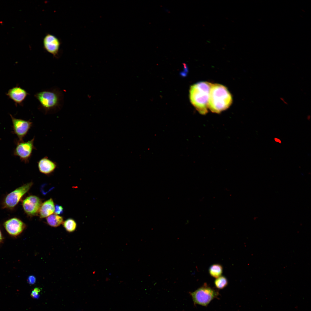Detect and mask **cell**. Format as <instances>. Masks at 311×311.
<instances>
[{"mask_svg":"<svg viewBox=\"0 0 311 311\" xmlns=\"http://www.w3.org/2000/svg\"><path fill=\"white\" fill-rule=\"evenodd\" d=\"M232 98L225 86L219 84H212L208 99V107L213 112L219 113L228 108Z\"/></svg>","mask_w":311,"mask_h":311,"instance_id":"6da1fadb","label":"cell"},{"mask_svg":"<svg viewBox=\"0 0 311 311\" xmlns=\"http://www.w3.org/2000/svg\"><path fill=\"white\" fill-rule=\"evenodd\" d=\"M211 83L201 81L191 86L189 98L191 104L200 114L208 112V104Z\"/></svg>","mask_w":311,"mask_h":311,"instance_id":"7a4b0ae2","label":"cell"},{"mask_svg":"<svg viewBox=\"0 0 311 311\" xmlns=\"http://www.w3.org/2000/svg\"><path fill=\"white\" fill-rule=\"evenodd\" d=\"M194 304L206 306L214 299L217 297V291L205 284L194 292L190 293Z\"/></svg>","mask_w":311,"mask_h":311,"instance_id":"3957f363","label":"cell"},{"mask_svg":"<svg viewBox=\"0 0 311 311\" xmlns=\"http://www.w3.org/2000/svg\"><path fill=\"white\" fill-rule=\"evenodd\" d=\"M35 96L46 113L56 108L60 104V94L54 90L42 91L37 93L35 95Z\"/></svg>","mask_w":311,"mask_h":311,"instance_id":"277c9868","label":"cell"},{"mask_svg":"<svg viewBox=\"0 0 311 311\" xmlns=\"http://www.w3.org/2000/svg\"><path fill=\"white\" fill-rule=\"evenodd\" d=\"M35 137L26 142L18 141L14 151V155L19 157L21 161L28 163L33 151L36 149L34 145Z\"/></svg>","mask_w":311,"mask_h":311,"instance_id":"5b68a950","label":"cell"},{"mask_svg":"<svg viewBox=\"0 0 311 311\" xmlns=\"http://www.w3.org/2000/svg\"><path fill=\"white\" fill-rule=\"evenodd\" d=\"M33 184L32 182L25 184L8 194L4 200V207L11 209L14 208L22 197L29 191Z\"/></svg>","mask_w":311,"mask_h":311,"instance_id":"8992f818","label":"cell"},{"mask_svg":"<svg viewBox=\"0 0 311 311\" xmlns=\"http://www.w3.org/2000/svg\"><path fill=\"white\" fill-rule=\"evenodd\" d=\"M12 124L14 133L19 139V141H23V139L27 134L33 125L30 120H26L15 118L10 114Z\"/></svg>","mask_w":311,"mask_h":311,"instance_id":"52a82bcc","label":"cell"},{"mask_svg":"<svg viewBox=\"0 0 311 311\" xmlns=\"http://www.w3.org/2000/svg\"><path fill=\"white\" fill-rule=\"evenodd\" d=\"M41 199L34 195L30 196L26 198L22 201L23 208L26 213L31 216L37 214L42 204Z\"/></svg>","mask_w":311,"mask_h":311,"instance_id":"ba28073f","label":"cell"},{"mask_svg":"<svg viewBox=\"0 0 311 311\" xmlns=\"http://www.w3.org/2000/svg\"><path fill=\"white\" fill-rule=\"evenodd\" d=\"M4 226L8 233L14 236H16L20 234L26 227L24 223L16 218H12L7 220L4 223Z\"/></svg>","mask_w":311,"mask_h":311,"instance_id":"9c48e42d","label":"cell"},{"mask_svg":"<svg viewBox=\"0 0 311 311\" xmlns=\"http://www.w3.org/2000/svg\"><path fill=\"white\" fill-rule=\"evenodd\" d=\"M6 94L17 106L23 105V102L29 94L25 90L17 85L10 89Z\"/></svg>","mask_w":311,"mask_h":311,"instance_id":"30bf717a","label":"cell"},{"mask_svg":"<svg viewBox=\"0 0 311 311\" xmlns=\"http://www.w3.org/2000/svg\"><path fill=\"white\" fill-rule=\"evenodd\" d=\"M43 42L44 48L47 52L54 56L58 54L60 42L56 37L53 35L48 34L44 37Z\"/></svg>","mask_w":311,"mask_h":311,"instance_id":"8fae6325","label":"cell"},{"mask_svg":"<svg viewBox=\"0 0 311 311\" xmlns=\"http://www.w3.org/2000/svg\"><path fill=\"white\" fill-rule=\"evenodd\" d=\"M37 163L39 172L46 175L53 173L57 166L56 162L50 160L47 156L41 159Z\"/></svg>","mask_w":311,"mask_h":311,"instance_id":"7c38bea8","label":"cell"},{"mask_svg":"<svg viewBox=\"0 0 311 311\" xmlns=\"http://www.w3.org/2000/svg\"><path fill=\"white\" fill-rule=\"evenodd\" d=\"M55 205L53 200L50 198L42 203L39 213L41 218L47 217L54 212Z\"/></svg>","mask_w":311,"mask_h":311,"instance_id":"4fadbf2b","label":"cell"},{"mask_svg":"<svg viewBox=\"0 0 311 311\" xmlns=\"http://www.w3.org/2000/svg\"><path fill=\"white\" fill-rule=\"evenodd\" d=\"M46 221L48 224L50 226L56 227L63 223V219L62 217L55 214L47 217Z\"/></svg>","mask_w":311,"mask_h":311,"instance_id":"5bb4252c","label":"cell"},{"mask_svg":"<svg viewBox=\"0 0 311 311\" xmlns=\"http://www.w3.org/2000/svg\"><path fill=\"white\" fill-rule=\"evenodd\" d=\"M208 271L211 276L217 278L221 276L223 272V268L221 265L215 264L210 267Z\"/></svg>","mask_w":311,"mask_h":311,"instance_id":"9a60e30c","label":"cell"},{"mask_svg":"<svg viewBox=\"0 0 311 311\" xmlns=\"http://www.w3.org/2000/svg\"><path fill=\"white\" fill-rule=\"evenodd\" d=\"M63 225L66 230L69 232L74 231L77 227V223L73 219L69 218L63 221Z\"/></svg>","mask_w":311,"mask_h":311,"instance_id":"2e32d148","label":"cell"},{"mask_svg":"<svg viewBox=\"0 0 311 311\" xmlns=\"http://www.w3.org/2000/svg\"><path fill=\"white\" fill-rule=\"evenodd\" d=\"M228 284L227 278L224 276H221L217 278L214 281L215 287L219 289H222L225 288Z\"/></svg>","mask_w":311,"mask_h":311,"instance_id":"e0dca14e","label":"cell"},{"mask_svg":"<svg viewBox=\"0 0 311 311\" xmlns=\"http://www.w3.org/2000/svg\"><path fill=\"white\" fill-rule=\"evenodd\" d=\"M63 212V208L62 207L59 205H56L55 206L54 212L55 214L58 215L61 214Z\"/></svg>","mask_w":311,"mask_h":311,"instance_id":"ac0fdd59","label":"cell"},{"mask_svg":"<svg viewBox=\"0 0 311 311\" xmlns=\"http://www.w3.org/2000/svg\"><path fill=\"white\" fill-rule=\"evenodd\" d=\"M40 291L41 290L39 288H35L32 291L31 296L33 297L37 298Z\"/></svg>","mask_w":311,"mask_h":311,"instance_id":"d6986e66","label":"cell"},{"mask_svg":"<svg viewBox=\"0 0 311 311\" xmlns=\"http://www.w3.org/2000/svg\"><path fill=\"white\" fill-rule=\"evenodd\" d=\"M27 281L30 284H34L36 282V278L34 276L31 275L28 277Z\"/></svg>","mask_w":311,"mask_h":311,"instance_id":"ffe728a7","label":"cell"},{"mask_svg":"<svg viewBox=\"0 0 311 311\" xmlns=\"http://www.w3.org/2000/svg\"><path fill=\"white\" fill-rule=\"evenodd\" d=\"M274 139L275 141L276 142H278L280 143H281V141L279 139L277 138H275Z\"/></svg>","mask_w":311,"mask_h":311,"instance_id":"44dd1931","label":"cell"},{"mask_svg":"<svg viewBox=\"0 0 311 311\" xmlns=\"http://www.w3.org/2000/svg\"><path fill=\"white\" fill-rule=\"evenodd\" d=\"M2 234L0 230V243L2 242L3 239Z\"/></svg>","mask_w":311,"mask_h":311,"instance_id":"7402d4cb","label":"cell"}]
</instances>
